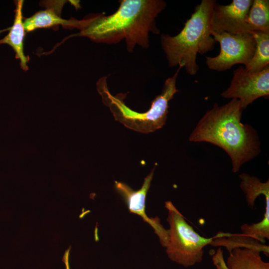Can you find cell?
<instances>
[{
	"mask_svg": "<svg viewBox=\"0 0 269 269\" xmlns=\"http://www.w3.org/2000/svg\"><path fill=\"white\" fill-rule=\"evenodd\" d=\"M113 13L93 14L78 20L79 32L69 36L87 37L97 43L114 44L125 40L127 50L149 47V34H159L156 18L166 6L162 0H122Z\"/></svg>",
	"mask_w": 269,
	"mask_h": 269,
	"instance_id": "1",
	"label": "cell"
},
{
	"mask_svg": "<svg viewBox=\"0 0 269 269\" xmlns=\"http://www.w3.org/2000/svg\"><path fill=\"white\" fill-rule=\"evenodd\" d=\"M243 111L236 99L224 105L215 104L199 120L189 137L191 142H209L223 149L231 159L234 173L261 152L257 131L241 122Z\"/></svg>",
	"mask_w": 269,
	"mask_h": 269,
	"instance_id": "2",
	"label": "cell"
},
{
	"mask_svg": "<svg viewBox=\"0 0 269 269\" xmlns=\"http://www.w3.org/2000/svg\"><path fill=\"white\" fill-rule=\"evenodd\" d=\"M216 3L215 0H202L178 34H161V47L169 67H184L190 75L197 73L199 69L197 54L212 50L216 43L211 35V19Z\"/></svg>",
	"mask_w": 269,
	"mask_h": 269,
	"instance_id": "3",
	"label": "cell"
},
{
	"mask_svg": "<svg viewBox=\"0 0 269 269\" xmlns=\"http://www.w3.org/2000/svg\"><path fill=\"white\" fill-rule=\"evenodd\" d=\"M182 68L179 66L174 74L165 80L161 93L153 100L150 108L143 113L135 111L127 106L124 101L125 94L113 95L109 90L106 77L99 79L97 89L103 104L109 108L117 121L134 131L148 134L165 125L169 102L179 91L176 86V80Z\"/></svg>",
	"mask_w": 269,
	"mask_h": 269,
	"instance_id": "4",
	"label": "cell"
},
{
	"mask_svg": "<svg viewBox=\"0 0 269 269\" xmlns=\"http://www.w3.org/2000/svg\"><path fill=\"white\" fill-rule=\"evenodd\" d=\"M165 207L168 211L167 221L169 224L164 247L167 257L184 268L201 263L203 260L204 248L210 245L214 237L205 238L197 233L171 201H166Z\"/></svg>",
	"mask_w": 269,
	"mask_h": 269,
	"instance_id": "5",
	"label": "cell"
},
{
	"mask_svg": "<svg viewBox=\"0 0 269 269\" xmlns=\"http://www.w3.org/2000/svg\"><path fill=\"white\" fill-rule=\"evenodd\" d=\"M211 35L220 45V52L215 57H206V63L211 70L223 71L237 64L247 66L255 50L256 42L251 33H218L211 31Z\"/></svg>",
	"mask_w": 269,
	"mask_h": 269,
	"instance_id": "6",
	"label": "cell"
},
{
	"mask_svg": "<svg viewBox=\"0 0 269 269\" xmlns=\"http://www.w3.org/2000/svg\"><path fill=\"white\" fill-rule=\"evenodd\" d=\"M221 96L239 101L244 110L255 100L269 97V66L259 72H252L240 66L234 71L228 88Z\"/></svg>",
	"mask_w": 269,
	"mask_h": 269,
	"instance_id": "7",
	"label": "cell"
},
{
	"mask_svg": "<svg viewBox=\"0 0 269 269\" xmlns=\"http://www.w3.org/2000/svg\"><path fill=\"white\" fill-rule=\"evenodd\" d=\"M155 167L145 177L139 189L134 190L128 184L117 181L115 182V188L125 201L130 212L139 215L144 222L152 227L161 246L164 247L167 238V230L161 224L158 218H149L145 213L146 197L150 187Z\"/></svg>",
	"mask_w": 269,
	"mask_h": 269,
	"instance_id": "8",
	"label": "cell"
},
{
	"mask_svg": "<svg viewBox=\"0 0 269 269\" xmlns=\"http://www.w3.org/2000/svg\"><path fill=\"white\" fill-rule=\"evenodd\" d=\"M253 0H233L228 5L215 3L211 19L212 31L220 33H247L246 19Z\"/></svg>",
	"mask_w": 269,
	"mask_h": 269,
	"instance_id": "9",
	"label": "cell"
},
{
	"mask_svg": "<svg viewBox=\"0 0 269 269\" xmlns=\"http://www.w3.org/2000/svg\"><path fill=\"white\" fill-rule=\"evenodd\" d=\"M65 3L63 0L46 1L45 9L39 10L23 21L25 31L30 32L41 28H51L62 25L67 28H76L78 20L61 18L62 8Z\"/></svg>",
	"mask_w": 269,
	"mask_h": 269,
	"instance_id": "10",
	"label": "cell"
},
{
	"mask_svg": "<svg viewBox=\"0 0 269 269\" xmlns=\"http://www.w3.org/2000/svg\"><path fill=\"white\" fill-rule=\"evenodd\" d=\"M15 9L13 23L8 33L0 39V44L10 45L15 53L16 59L20 60L21 68L24 71L28 70L27 62L29 57L25 55L23 51V40L25 29L23 24L22 7L23 0L15 1Z\"/></svg>",
	"mask_w": 269,
	"mask_h": 269,
	"instance_id": "11",
	"label": "cell"
},
{
	"mask_svg": "<svg viewBox=\"0 0 269 269\" xmlns=\"http://www.w3.org/2000/svg\"><path fill=\"white\" fill-rule=\"evenodd\" d=\"M210 245L212 246H223L229 252L237 248H249L257 250L269 256V247L265 244L242 233L231 234L219 232L214 237Z\"/></svg>",
	"mask_w": 269,
	"mask_h": 269,
	"instance_id": "12",
	"label": "cell"
},
{
	"mask_svg": "<svg viewBox=\"0 0 269 269\" xmlns=\"http://www.w3.org/2000/svg\"><path fill=\"white\" fill-rule=\"evenodd\" d=\"M261 253L253 249L235 248L229 252L226 266L228 269H269V263L262 260Z\"/></svg>",
	"mask_w": 269,
	"mask_h": 269,
	"instance_id": "13",
	"label": "cell"
},
{
	"mask_svg": "<svg viewBox=\"0 0 269 269\" xmlns=\"http://www.w3.org/2000/svg\"><path fill=\"white\" fill-rule=\"evenodd\" d=\"M248 32L269 33V0H254L246 19Z\"/></svg>",
	"mask_w": 269,
	"mask_h": 269,
	"instance_id": "14",
	"label": "cell"
},
{
	"mask_svg": "<svg viewBox=\"0 0 269 269\" xmlns=\"http://www.w3.org/2000/svg\"><path fill=\"white\" fill-rule=\"evenodd\" d=\"M240 187L244 193L248 207L253 208L257 198L260 195L265 196V201H269V180L263 182L256 176L248 173L239 175Z\"/></svg>",
	"mask_w": 269,
	"mask_h": 269,
	"instance_id": "15",
	"label": "cell"
},
{
	"mask_svg": "<svg viewBox=\"0 0 269 269\" xmlns=\"http://www.w3.org/2000/svg\"><path fill=\"white\" fill-rule=\"evenodd\" d=\"M251 33L256 42L255 50L251 60L245 68L250 72H259L269 66V33L259 31Z\"/></svg>",
	"mask_w": 269,
	"mask_h": 269,
	"instance_id": "16",
	"label": "cell"
},
{
	"mask_svg": "<svg viewBox=\"0 0 269 269\" xmlns=\"http://www.w3.org/2000/svg\"><path fill=\"white\" fill-rule=\"evenodd\" d=\"M269 204H266L263 219L258 223L244 224L241 226V233L265 244L269 239Z\"/></svg>",
	"mask_w": 269,
	"mask_h": 269,
	"instance_id": "17",
	"label": "cell"
},
{
	"mask_svg": "<svg viewBox=\"0 0 269 269\" xmlns=\"http://www.w3.org/2000/svg\"><path fill=\"white\" fill-rule=\"evenodd\" d=\"M213 262L217 269H228L223 259L222 254H220V251H218L217 254L215 255Z\"/></svg>",
	"mask_w": 269,
	"mask_h": 269,
	"instance_id": "18",
	"label": "cell"
}]
</instances>
